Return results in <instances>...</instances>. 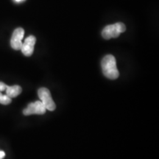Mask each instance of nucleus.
<instances>
[{
	"instance_id": "4",
	"label": "nucleus",
	"mask_w": 159,
	"mask_h": 159,
	"mask_svg": "<svg viewBox=\"0 0 159 159\" xmlns=\"http://www.w3.org/2000/svg\"><path fill=\"white\" fill-rule=\"evenodd\" d=\"M45 106L41 102V101H35L34 102H31L27 105L25 109H24L23 114L25 116H30L33 114L42 115L46 113Z\"/></svg>"
},
{
	"instance_id": "1",
	"label": "nucleus",
	"mask_w": 159,
	"mask_h": 159,
	"mask_svg": "<svg viewBox=\"0 0 159 159\" xmlns=\"http://www.w3.org/2000/svg\"><path fill=\"white\" fill-rule=\"evenodd\" d=\"M101 66L103 75L107 78L115 80L119 77V72L116 67V59L112 55H108L103 57L101 62Z\"/></svg>"
},
{
	"instance_id": "9",
	"label": "nucleus",
	"mask_w": 159,
	"mask_h": 159,
	"mask_svg": "<svg viewBox=\"0 0 159 159\" xmlns=\"http://www.w3.org/2000/svg\"><path fill=\"white\" fill-rule=\"evenodd\" d=\"M7 86V85H6L5 83H4L2 82H0V92L5 91Z\"/></svg>"
},
{
	"instance_id": "3",
	"label": "nucleus",
	"mask_w": 159,
	"mask_h": 159,
	"mask_svg": "<svg viewBox=\"0 0 159 159\" xmlns=\"http://www.w3.org/2000/svg\"><path fill=\"white\" fill-rule=\"evenodd\" d=\"M38 95H39L41 102L45 106L46 109L53 111L56 108L55 103L52 98L50 91L47 88H41L38 90Z\"/></svg>"
},
{
	"instance_id": "7",
	"label": "nucleus",
	"mask_w": 159,
	"mask_h": 159,
	"mask_svg": "<svg viewBox=\"0 0 159 159\" xmlns=\"http://www.w3.org/2000/svg\"><path fill=\"white\" fill-rule=\"evenodd\" d=\"M21 91H22V89H21V86L18 85H13V86L7 85V88L5 89L6 95L11 99L16 97L18 95H19L21 93Z\"/></svg>"
},
{
	"instance_id": "10",
	"label": "nucleus",
	"mask_w": 159,
	"mask_h": 159,
	"mask_svg": "<svg viewBox=\"0 0 159 159\" xmlns=\"http://www.w3.org/2000/svg\"><path fill=\"white\" fill-rule=\"evenodd\" d=\"M5 156V153L4 151H0V159H3Z\"/></svg>"
},
{
	"instance_id": "2",
	"label": "nucleus",
	"mask_w": 159,
	"mask_h": 159,
	"mask_svg": "<svg viewBox=\"0 0 159 159\" xmlns=\"http://www.w3.org/2000/svg\"><path fill=\"white\" fill-rule=\"evenodd\" d=\"M126 30V27L122 22H118L114 25H108L102 30V35L105 39H111L117 38L122 33Z\"/></svg>"
},
{
	"instance_id": "6",
	"label": "nucleus",
	"mask_w": 159,
	"mask_h": 159,
	"mask_svg": "<svg viewBox=\"0 0 159 159\" xmlns=\"http://www.w3.org/2000/svg\"><path fill=\"white\" fill-rule=\"evenodd\" d=\"M36 42V39L33 35H30L25 39V42L22 43L21 50L25 56H31L34 51V47Z\"/></svg>"
},
{
	"instance_id": "8",
	"label": "nucleus",
	"mask_w": 159,
	"mask_h": 159,
	"mask_svg": "<svg viewBox=\"0 0 159 159\" xmlns=\"http://www.w3.org/2000/svg\"><path fill=\"white\" fill-rule=\"evenodd\" d=\"M11 102V98L7 95H4L0 92V103L2 105H9Z\"/></svg>"
},
{
	"instance_id": "11",
	"label": "nucleus",
	"mask_w": 159,
	"mask_h": 159,
	"mask_svg": "<svg viewBox=\"0 0 159 159\" xmlns=\"http://www.w3.org/2000/svg\"><path fill=\"white\" fill-rule=\"evenodd\" d=\"M16 2H21V1H23V0H16Z\"/></svg>"
},
{
	"instance_id": "5",
	"label": "nucleus",
	"mask_w": 159,
	"mask_h": 159,
	"mask_svg": "<svg viewBox=\"0 0 159 159\" xmlns=\"http://www.w3.org/2000/svg\"><path fill=\"white\" fill-rule=\"evenodd\" d=\"M24 35H25V30L21 27L16 28L13 31L11 39V45L12 48L15 50L21 49Z\"/></svg>"
}]
</instances>
